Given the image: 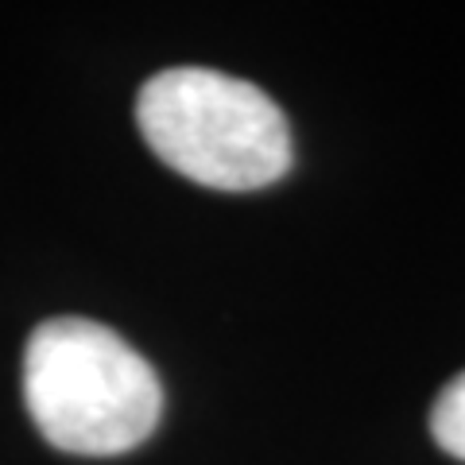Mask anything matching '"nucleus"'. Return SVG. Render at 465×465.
I'll return each instance as SVG.
<instances>
[{
    "mask_svg": "<svg viewBox=\"0 0 465 465\" xmlns=\"http://www.w3.org/2000/svg\"><path fill=\"white\" fill-rule=\"evenodd\" d=\"M143 143L183 179L244 194L291 167L287 116L260 85L206 66L159 70L136 94Z\"/></svg>",
    "mask_w": 465,
    "mask_h": 465,
    "instance_id": "nucleus-2",
    "label": "nucleus"
},
{
    "mask_svg": "<svg viewBox=\"0 0 465 465\" xmlns=\"http://www.w3.org/2000/svg\"><path fill=\"white\" fill-rule=\"evenodd\" d=\"M24 403L54 450L82 458L128 454L163 415L155 369L94 318H47L24 349Z\"/></svg>",
    "mask_w": 465,
    "mask_h": 465,
    "instance_id": "nucleus-1",
    "label": "nucleus"
},
{
    "mask_svg": "<svg viewBox=\"0 0 465 465\" xmlns=\"http://www.w3.org/2000/svg\"><path fill=\"white\" fill-rule=\"evenodd\" d=\"M430 434L450 458L465 461V372L439 391L430 407Z\"/></svg>",
    "mask_w": 465,
    "mask_h": 465,
    "instance_id": "nucleus-3",
    "label": "nucleus"
}]
</instances>
